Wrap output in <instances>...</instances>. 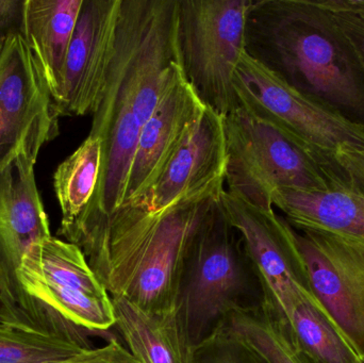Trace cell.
I'll return each mask as SVG.
<instances>
[{"label": "cell", "mask_w": 364, "mask_h": 363, "mask_svg": "<svg viewBox=\"0 0 364 363\" xmlns=\"http://www.w3.org/2000/svg\"><path fill=\"white\" fill-rule=\"evenodd\" d=\"M225 177L226 148L223 117L205 108L157 180L138 197L123 202L102 225L85 237L112 222L122 223L157 217L186 202L218 197L225 190Z\"/></svg>", "instance_id": "9c48e42d"}, {"label": "cell", "mask_w": 364, "mask_h": 363, "mask_svg": "<svg viewBox=\"0 0 364 363\" xmlns=\"http://www.w3.org/2000/svg\"><path fill=\"white\" fill-rule=\"evenodd\" d=\"M245 50L308 99L364 128V64L322 0H252Z\"/></svg>", "instance_id": "7a4b0ae2"}, {"label": "cell", "mask_w": 364, "mask_h": 363, "mask_svg": "<svg viewBox=\"0 0 364 363\" xmlns=\"http://www.w3.org/2000/svg\"><path fill=\"white\" fill-rule=\"evenodd\" d=\"M19 272L60 287L95 296H110L77 245L55 237L33 243L21 262Z\"/></svg>", "instance_id": "d6986e66"}, {"label": "cell", "mask_w": 364, "mask_h": 363, "mask_svg": "<svg viewBox=\"0 0 364 363\" xmlns=\"http://www.w3.org/2000/svg\"><path fill=\"white\" fill-rule=\"evenodd\" d=\"M102 142L89 134L80 146L68 156L53 174V189L61 209L60 232L80 220L89 207L100 177Z\"/></svg>", "instance_id": "ffe728a7"}, {"label": "cell", "mask_w": 364, "mask_h": 363, "mask_svg": "<svg viewBox=\"0 0 364 363\" xmlns=\"http://www.w3.org/2000/svg\"><path fill=\"white\" fill-rule=\"evenodd\" d=\"M23 4L25 0H0V46L23 33Z\"/></svg>", "instance_id": "4316f807"}, {"label": "cell", "mask_w": 364, "mask_h": 363, "mask_svg": "<svg viewBox=\"0 0 364 363\" xmlns=\"http://www.w3.org/2000/svg\"><path fill=\"white\" fill-rule=\"evenodd\" d=\"M112 298L115 325L141 363H196L195 349L176 309L153 313L122 298Z\"/></svg>", "instance_id": "2e32d148"}, {"label": "cell", "mask_w": 364, "mask_h": 363, "mask_svg": "<svg viewBox=\"0 0 364 363\" xmlns=\"http://www.w3.org/2000/svg\"><path fill=\"white\" fill-rule=\"evenodd\" d=\"M227 191L274 208L278 190L326 191L328 179L311 153L282 130L240 106L223 117Z\"/></svg>", "instance_id": "5b68a950"}, {"label": "cell", "mask_w": 364, "mask_h": 363, "mask_svg": "<svg viewBox=\"0 0 364 363\" xmlns=\"http://www.w3.org/2000/svg\"><path fill=\"white\" fill-rule=\"evenodd\" d=\"M178 0H121L114 53L91 131L102 142L95 193L78 222L60 232L74 243L123 204L136 143L171 85L181 76Z\"/></svg>", "instance_id": "6da1fadb"}, {"label": "cell", "mask_w": 364, "mask_h": 363, "mask_svg": "<svg viewBox=\"0 0 364 363\" xmlns=\"http://www.w3.org/2000/svg\"><path fill=\"white\" fill-rule=\"evenodd\" d=\"M331 190H343L364 197V149H346L335 158Z\"/></svg>", "instance_id": "cb8c5ba5"}, {"label": "cell", "mask_w": 364, "mask_h": 363, "mask_svg": "<svg viewBox=\"0 0 364 363\" xmlns=\"http://www.w3.org/2000/svg\"><path fill=\"white\" fill-rule=\"evenodd\" d=\"M218 197L186 202L157 217L106 224L76 245L111 298H125L147 313H168L177 308L195 230Z\"/></svg>", "instance_id": "3957f363"}, {"label": "cell", "mask_w": 364, "mask_h": 363, "mask_svg": "<svg viewBox=\"0 0 364 363\" xmlns=\"http://www.w3.org/2000/svg\"><path fill=\"white\" fill-rule=\"evenodd\" d=\"M361 359H363V358H361ZM363 363H364V358H363Z\"/></svg>", "instance_id": "83f0119b"}, {"label": "cell", "mask_w": 364, "mask_h": 363, "mask_svg": "<svg viewBox=\"0 0 364 363\" xmlns=\"http://www.w3.org/2000/svg\"><path fill=\"white\" fill-rule=\"evenodd\" d=\"M295 237L314 296L363 359V243L316 230Z\"/></svg>", "instance_id": "7c38bea8"}, {"label": "cell", "mask_w": 364, "mask_h": 363, "mask_svg": "<svg viewBox=\"0 0 364 363\" xmlns=\"http://www.w3.org/2000/svg\"><path fill=\"white\" fill-rule=\"evenodd\" d=\"M87 342L55 338L0 323V363H44L91 349Z\"/></svg>", "instance_id": "7402d4cb"}, {"label": "cell", "mask_w": 364, "mask_h": 363, "mask_svg": "<svg viewBox=\"0 0 364 363\" xmlns=\"http://www.w3.org/2000/svg\"><path fill=\"white\" fill-rule=\"evenodd\" d=\"M273 207L294 229L328 232L364 244V197L343 191L278 190Z\"/></svg>", "instance_id": "e0dca14e"}, {"label": "cell", "mask_w": 364, "mask_h": 363, "mask_svg": "<svg viewBox=\"0 0 364 363\" xmlns=\"http://www.w3.org/2000/svg\"><path fill=\"white\" fill-rule=\"evenodd\" d=\"M252 0H178L177 45L184 78L207 108H239L235 74L245 50Z\"/></svg>", "instance_id": "8992f818"}, {"label": "cell", "mask_w": 364, "mask_h": 363, "mask_svg": "<svg viewBox=\"0 0 364 363\" xmlns=\"http://www.w3.org/2000/svg\"><path fill=\"white\" fill-rule=\"evenodd\" d=\"M44 363H141L117 339L102 347H91L70 357Z\"/></svg>", "instance_id": "484cf974"}, {"label": "cell", "mask_w": 364, "mask_h": 363, "mask_svg": "<svg viewBox=\"0 0 364 363\" xmlns=\"http://www.w3.org/2000/svg\"><path fill=\"white\" fill-rule=\"evenodd\" d=\"M322 2L333 13L364 64V11L355 10L348 0H322Z\"/></svg>", "instance_id": "d4e9b609"}, {"label": "cell", "mask_w": 364, "mask_h": 363, "mask_svg": "<svg viewBox=\"0 0 364 363\" xmlns=\"http://www.w3.org/2000/svg\"><path fill=\"white\" fill-rule=\"evenodd\" d=\"M220 202L227 219L243 239L262 289V300L289 321L293 309L314 296L294 228L274 208L255 206L226 189Z\"/></svg>", "instance_id": "30bf717a"}, {"label": "cell", "mask_w": 364, "mask_h": 363, "mask_svg": "<svg viewBox=\"0 0 364 363\" xmlns=\"http://www.w3.org/2000/svg\"><path fill=\"white\" fill-rule=\"evenodd\" d=\"M196 363H267L235 339L214 332L195 349Z\"/></svg>", "instance_id": "603a6c76"}, {"label": "cell", "mask_w": 364, "mask_h": 363, "mask_svg": "<svg viewBox=\"0 0 364 363\" xmlns=\"http://www.w3.org/2000/svg\"><path fill=\"white\" fill-rule=\"evenodd\" d=\"M216 332L245 345L267 363H311L297 345L288 320L263 300L229 315Z\"/></svg>", "instance_id": "ac0fdd59"}, {"label": "cell", "mask_w": 364, "mask_h": 363, "mask_svg": "<svg viewBox=\"0 0 364 363\" xmlns=\"http://www.w3.org/2000/svg\"><path fill=\"white\" fill-rule=\"evenodd\" d=\"M289 321L297 345L310 362L363 363L316 296L301 300Z\"/></svg>", "instance_id": "44dd1931"}, {"label": "cell", "mask_w": 364, "mask_h": 363, "mask_svg": "<svg viewBox=\"0 0 364 363\" xmlns=\"http://www.w3.org/2000/svg\"><path fill=\"white\" fill-rule=\"evenodd\" d=\"M205 108L182 74L166 92L141 131L123 202L138 197L157 180Z\"/></svg>", "instance_id": "5bb4252c"}, {"label": "cell", "mask_w": 364, "mask_h": 363, "mask_svg": "<svg viewBox=\"0 0 364 363\" xmlns=\"http://www.w3.org/2000/svg\"><path fill=\"white\" fill-rule=\"evenodd\" d=\"M220 196L195 230L177 300L179 319L194 349L229 315L262 300L243 239L227 219Z\"/></svg>", "instance_id": "277c9868"}, {"label": "cell", "mask_w": 364, "mask_h": 363, "mask_svg": "<svg viewBox=\"0 0 364 363\" xmlns=\"http://www.w3.org/2000/svg\"><path fill=\"white\" fill-rule=\"evenodd\" d=\"M121 0H83L64 67L61 117L95 112L114 53Z\"/></svg>", "instance_id": "4fadbf2b"}, {"label": "cell", "mask_w": 364, "mask_h": 363, "mask_svg": "<svg viewBox=\"0 0 364 363\" xmlns=\"http://www.w3.org/2000/svg\"><path fill=\"white\" fill-rule=\"evenodd\" d=\"M235 90L240 106L307 149L328 183L340 151L364 149V128L308 99L246 53L235 70Z\"/></svg>", "instance_id": "ba28073f"}, {"label": "cell", "mask_w": 364, "mask_h": 363, "mask_svg": "<svg viewBox=\"0 0 364 363\" xmlns=\"http://www.w3.org/2000/svg\"><path fill=\"white\" fill-rule=\"evenodd\" d=\"M83 0H25L23 36L36 58L55 102ZM57 106V104H55Z\"/></svg>", "instance_id": "9a60e30c"}, {"label": "cell", "mask_w": 364, "mask_h": 363, "mask_svg": "<svg viewBox=\"0 0 364 363\" xmlns=\"http://www.w3.org/2000/svg\"><path fill=\"white\" fill-rule=\"evenodd\" d=\"M60 115L42 70L21 34L0 46V170L21 153L36 162L59 134Z\"/></svg>", "instance_id": "8fae6325"}, {"label": "cell", "mask_w": 364, "mask_h": 363, "mask_svg": "<svg viewBox=\"0 0 364 363\" xmlns=\"http://www.w3.org/2000/svg\"><path fill=\"white\" fill-rule=\"evenodd\" d=\"M36 163L21 153L0 170V323L58 338L59 328L26 294L17 276L29 247L51 237Z\"/></svg>", "instance_id": "52a82bcc"}]
</instances>
